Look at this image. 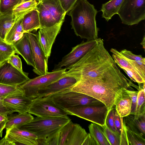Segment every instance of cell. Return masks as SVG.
<instances>
[{"label":"cell","mask_w":145,"mask_h":145,"mask_svg":"<svg viewBox=\"0 0 145 145\" xmlns=\"http://www.w3.org/2000/svg\"><path fill=\"white\" fill-rule=\"evenodd\" d=\"M77 81L92 79L123 85L126 78L121 72L100 38L95 45L65 72Z\"/></svg>","instance_id":"1"},{"label":"cell","mask_w":145,"mask_h":145,"mask_svg":"<svg viewBox=\"0 0 145 145\" xmlns=\"http://www.w3.org/2000/svg\"><path fill=\"white\" fill-rule=\"evenodd\" d=\"M68 12L71 28L76 36L87 40L98 38L99 29L96 20L98 11L93 5L87 0H78Z\"/></svg>","instance_id":"2"},{"label":"cell","mask_w":145,"mask_h":145,"mask_svg":"<svg viewBox=\"0 0 145 145\" xmlns=\"http://www.w3.org/2000/svg\"><path fill=\"white\" fill-rule=\"evenodd\" d=\"M70 88L100 101L109 110L114 106L116 99L122 89H127L120 85L92 79L80 80Z\"/></svg>","instance_id":"3"},{"label":"cell","mask_w":145,"mask_h":145,"mask_svg":"<svg viewBox=\"0 0 145 145\" xmlns=\"http://www.w3.org/2000/svg\"><path fill=\"white\" fill-rule=\"evenodd\" d=\"M71 120L68 116L37 117L28 123L16 127L35 135L37 137L39 145H47L57 135L61 128Z\"/></svg>","instance_id":"4"},{"label":"cell","mask_w":145,"mask_h":145,"mask_svg":"<svg viewBox=\"0 0 145 145\" xmlns=\"http://www.w3.org/2000/svg\"><path fill=\"white\" fill-rule=\"evenodd\" d=\"M41 28L53 26L64 20L67 13L59 0H41L36 7Z\"/></svg>","instance_id":"5"},{"label":"cell","mask_w":145,"mask_h":145,"mask_svg":"<svg viewBox=\"0 0 145 145\" xmlns=\"http://www.w3.org/2000/svg\"><path fill=\"white\" fill-rule=\"evenodd\" d=\"M48 96L64 109L80 106L103 104L90 96L72 91L70 88Z\"/></svg>","instance_id":"6"},{"label":"cell","mask_w":145,"mask_h":145,"mask_svg":"<svg viewBox=\"0 0 145 145\" xmlns=\"http://www.w3.org/2000/svg\"><path fill=\"white\" fill-rule=\"evenodd\" d=\"M66 69L48 72L31 79L19 86L24 95L31 99L38 97L39 91L64 76Z\"/></svg>","instance_id":"7"},{"label":"cell","mask_w":145,"mask_h":145,"mask_svg":"<svg viewBox=\"0 0 145 145\" xmlns=\"http://www.w3.org/2000/svg\"><path fill=\"white\" fill-rule=\"evenodd\" d=\"M64 110L68 115L77 116L101 126L105 124L109 111L104 104L78 106Z\"/></svg>","instance_id":"8"},{"label":"cell","mask_w":145,"mask_h":145,"mask_svg":"<svg viewBox=\"0 0 145 145\" xmlns=\"http://www.w3.org/2000/svg\"><path fill=\"white\" fill-rule=\"evenodd\" d=\"M117 14L123 24H138L145 19V0H124Z\"/></svg>","instance_id":"9"},{"label":"cell","mask_w":145,"mask_h":145,"mask_svg":"<svg viewBox=\"0 0 145 145\" xmlns=\"http://www.w3.org/2000/svg\"><path fill=\"white\" fill-rule=\"evenodd\" d=\"M27 112L39 117H65L68 115L48 96L33 99Z\"/></svg>","instance_id":"10"},{"label":"cell","mask_w":145,"mask_h":145,"mask_svg":"<svg viewBox=\"0 0 145 145\" xmlns=\"http://www.w3.org/2000/svg\"><path fill=\"white\" fill-rule=\"evenodd\" d=\"M98 38L96 39L87 40L82 42L72 48V50L63 57L61 61L55 65L52 71H56L65 67L69 70L71 67L79 60L96 44Z\"/></svg>","instance_id":"11"},{"label":"cell","mask_w":145,"mask_h":145,"mask_svg":"<svg viewBox=\"0 0 145 145\" xmlns=\"http://www.w3.org/2000/svg\"><path fill=\"white\" fill-rule=\"evenodd\" d=\"M28 73L18 70L7 61L0 66V83L14 86H19L30 79Z\"/></svg>","instance_id":"12"},{"label":"cell","mask_w":145,"mask_h":145,"mask_svg":"<svg viewBox=\"0 0 145 145\" xmlns=\"http://www.w3.org/2000/svg\"><path fill=\"white\" fill-rule=\"evenodd\" d=\"M32 51L33 57L35 64L33 71L40 76L47 73L48 59L45 56L39 43L38 33L35 34L28 32Z\"/></svg>","instance_id":"13"},{"label":"cell","mask_w":145,"mask_h":145,"mask_svg":"<svg viewBox=\"0 0 145 145\" xmlns=\"http://www.w3.org/2000/svg\"><path fill=\"white\" fill-rule=\"evenodd\" d=\"M64 20L53 26L42 28L38 33L39 40L45 56L48 59L50 56L52 45L59 33Z\"/></svg>","instance_id":"14"},{"label":"cell","mask_w":145,"mask_h":145,"mask_svg":"<svg viewBox=\"0 0 145 145\" xmlns=\"http://www.w3.org/2000/svg\"><path fill=\"white\" fill-rule=\"evenodd\" d=\"M13 145H38V138L34 133L16 127L6 131L5 137Z\"/></svg>","instance_id":"15"},{"label":"cell","mask_w":145,"mask_h":145,"mask_svg":"<svg viewBox=\"0 0 145 145\" xmlns=\"http://www.w3.org/2000/svg\"><path fill=\"white\" fill-rule=\"evenodd\" d=\"M77 82V80L74 77L65 74L56 81L39 90L38 92V97L47 96L70 88Z\"/></svg>","instance_id":"16"},{"label":"cell","mask_w":145,"mask_h":145,"mask_svg":"<svg viewBox=\"0 0 145 145\" xmlns=\"http://www.w3.org/2000/svg\"><path fill=\"white\" fill-rule=\"evenodd\" d=\"M12 45L16 53L20 55L27 65L34 68L32 50L27 33H24L22 38Z\"/></svg>","instance_id":"17"},{"label":"cell","mask_w":145,"mask_h":145,"mask_svg":"<svg viewBox=\"0 0 145 145\" xmlns=\"http://www.w3.org/2000/svg\"><path fill=\"white\" fill-rule=\"evenodd\" d=\"M32 100L24 95H20L6 97L3 103L14 112L24 113L27 112Z\"/></svg>","instance_id":"18"},{"label":"cell","mask_w":145,"mask_h":145,"mask_svg":"<svg viewBox=\"0 0 145 145\" xmlns=\"http://www.w3.org/2000/svg\"><path fill=\"white\" fill-rule=\"evenodd\" d=\"M123 122L127 128L145 138V113L130 114L123 118Z\"/></svg>","instance_id":"19"},{"label":"cell","mask_w":145,"mask_h":145,"mask_svg":"<svg viewBox=\"0 0 145 145\" xmlns=\"http://www.w3.org/2000/svg\"><path fill=\"white\" fill-rule=\"evenodd\" d=\"M123 89L119 94L114 102L115 108L120 116L124 117L130 114L131 105V98Z\"/></svg>","instance_id":"20"},{"label":"cell","mask_w":145,"mask_h":145,"mask_svg":"<svg viewBox=\"0 0 145 145\" xmlns=\"http://www.w3.org/2000/svg\"><path fill=\"white\" fill-rule=\"evenodd\" d=\"M110 51L112 53V57L115 63L121 69L126 68L132 71L134 74L136 82L138 84L145 83L144 80L138 71L125 59V57L116 49L112 48Z\"/></svg>","instance_id":"21"},{"label":"cell","mask_w":145,"mask_h":145,"mask_svg":"<svg viewBox=\"0 0 145 145\" xmlns=\"http://www.w3.org/2000/svg\"><path fill=\"white\" fill-rule=\"evenodd\" d=\"M22 25L24 33L37 31L41 28L37 10L35 8L25 14L22 18Z\"/></svg>","instance_id":"22"},{"label":"cell","mask_w":145,"mask_h":145,"mask_svg":"<svg viewBox=\"0 0 145 145\" xmlns=\"http://www.w3.org/2000/svg\"><path fill=\"white\" fill-rule=\"evenodd\" d=\"M88 134L80 125L74 123L65 145H82Z\"/></svg>","instance_id":"23"},{"label":"cell","mask_w":145,"mask_h":145,"mask_svg":"<svg viewBox=\"0 0 145 145\" xmlns=\"http://www.w3.org/2000/svg\"><path fill=\"white\" fill-rule=\"evenodd\" d=\"M37 4L35 0H24L16 6L12 12L15 21L22 18L25 14L36 8Z\"/></svg>","instance_id":"24"},{"label":"cell","mask_w":145,"mask_h":145,"mask_svg":"<svg viewBox=\"0 0 145 145\" xmlns=\"http://www.w3.org/2000/svg\"><path fill=\"white\" fill-rule=\"evenodd\" d=\"M24 33L22 18L15 21L4 40L7 43L13 45L22 38Z\"/></svg>","instance_id":"25"},{"label":"cell","mask_w":145,"mask_h":145,"mask_svg":"<svg viewBox=\"0 0 145 145\" xmlns=\"http://www.w3.org/2000/svg\"><path fill=\"white\" fill-rule=\"evenodd\" d=\"M124 0H110L102 5V17L107 22L118 12Z\"/></svg>","instance_id":"26"},{"label":"cell","mask_w":145,"mask_h":145,"mask_svg":"<svg viewBox=\"0 0 145 145\" xmlns=\"http://www.w3.org/2000/svg\"><path fill=\"white\" fill-rule=\"evenodd\" d=\"M34 118L31 114L28 112L7 116L5 128L7 130L12 127L23 125L30 122Z\"/></svg>","instance_id":"27"},{"label":"cell","mask_w":145,"mask_h":145,"mask_svg":"<svg viewBox=\"0 0 145 145\" xmlns=\"http://www.w3.org/2000/svg\"><path fill=\"white\" fill-rule=\"evenodd\" d=\"M88 127L89 133L95 140L97 145H110L101 126L93 123Z\"/></svg>","instance_id":"28"},{"label":"cell","mask_w":145,"mask_h":145,"mask_svg":"<svg viewBox=\"0 0 145 145\" xmlns=\"http://www.w3.org/2000/svg\"><path fill=\"white\" fill-rule=\"evenodd\" d=\"M15 21L12 14L0 13V37L3 40Z\"/></svg>","instance_id":"29"},{"label":"cell","mask_w":145,"mask_h":145,"mask_svg":"<svg viewBox=\"0 0 145 145\" xmlns=\"http://www.w3.org/2000/svg\"><path fill=\"white\" fill-rule=\"evenodd\" d=\"M16 53L13 45L6 42L4 40L0 41V65L8 61L10 57Z\"/></svg>","instance_id":"30"},{"label":"cell","mask_w":145,"mask_h":145,"mask_svg":"<svg viewBox=\"0 0 145 145\" xmlns=\"http://www.w3.org/2000/svg\"><path fill=\"white\" fill-rule=\"evenodd\" d=\"M24 95L19 86L8 85L0 83V96L5 97Z\"/></svg>","instance_id":"31"},{"label":"cell","mask_w":145,"mask_h":145,"mask_svg":"<svg viewBox=\"0 0 145 145\" xmlns=\"http://www.w3.org/2000/svg\"><path fill=\"white\" fill-rule=\"evenodd\" d=\"M125 127L128 145H145L144 137Z\"/></svg>","instance_id":"32"},{"label":"cell","mask_w":145,"mask_h":145,"mask_svg":"<svg viewBox=\"0 0 145 145\" xmlns=\"http://www.w3.org/2000/svg\"><path fill=\"white\" fill-rule=\"evenodd\" d=\"M73 124L74 123L71 120L59 131L56 136L58 145H65L68 135L72 128Z\"/></svg>","instance_id":"33"},{"label":"cell","mask_w":145,"mask_h":145,"mask_svg":"<svg viewBox=\"0 0 145 145\" xmlns=\"http://www.w3.org/2000/svg\"><path fill=\"white\" fill-rule=\"evenodd\" d=\"M24 0H0V13L1 14H12L14 8Z\"/></svg>","instance_id":"34"},{"label":"cell","mask_w":145,"mask_h":145,"mask_svg":"<svg viewBox=\"0 0 145 145\" xmlns=\"http://www.w3.org/2000/svg\"><path fill=\"white\" fill-rule=\"evenodd\" d=\"M110 145H120V135L110 130L105 124L101 126Z\"/></svg>","instance_id":"35"},{"label":"cell","mask_w":145,"mask_h":145,"mask_svg":"<svg viewBox=\"0 0 145 145\" xmlns=\"http://www.w3.org/2000/svg\"><path fill=\"white\" fill-rule=\"evenodd\" d=\"M145 113V91L140 89L138 94L136 109L135 115H138Z\"/></svg>","instance_id":"36"},{"label":"cell","mask_w":145,"mask_h":145,"mask_svg":"<svg viewBox=\"0 0 145 145\" xmlns=\"http://www.w3.org/2000/svg\"><path fill=\"white\" fill-rule=\"evenodd\" d=\"M115 109V108L113 107L109 111L106 118L105 124L110 130L114 133H118L117 132L114 123Z\"/></svg>","instance_id":"37"},{"label":"cell","mask_w":145,"mask_h":145,"mask_svg":"<svg viewBox=\"0 0 145 145\" xmlns=\"http://www.w3.org/2000/svg\"><path fill=\"white\" fill-rule=\"evenodd\" d=\"M125 57L126 60L138 71L142 77L145 80V62L131 60Z\"/></svg>","instance_id":"38"},{"label":"cell","mask_w":145,"mask_h":145,"mask_svg":"<svg viewBox=\"0 0 145 145\" xmlns=\"http://www.w3.org/2000/svg\"><path fill=\"white\" fill-rule=\"evenodd\" d=\"M125 91L130 96L131 100L130 114H135L137 104L138 91H131L125 89Z\"/></svg>","instance_id":"39"},{"label":"cell","mask_w":145,"mask_h":145,"mask_svg":"<svg viewBox=\"0 0 145 145\" xmlns=\"http://www.w3.org/2000/svg\"><path fill=\"white\" fill-rule=\"evenodd\" d=\"M120 53L127 59L145 62V58L142 57L141 55H136L126 49L122 50Z\"/></svg>","instance_id":"40"},{"label":"cell","mask_w":145,"mask_h":145,"mask_svg":"<svg viewBox=\"0 0 145 145\" xmlns=\"http://www.w3.org/2000/svg\"><path fill=\"white\" fill-rule=\"evenodd\" d=\"M8 61L14 67L21 71H23L21 59L18 55H12Z\"/></svg>","instance_id":"41"},{"label":"cell","mask_w":145,"mask_h":145,"mask_svg":"<svg viewBox=\"0 0 145 145\" xmlns=\"http://www.w3.org/2000/svg\"><path fill=\"white\" fill-rule=\"evenodd\" d=\"M114 123L117 132L120 135L123 125V117L120 116L116 109L114 112Z\"/></svg>","instance_id":"42"},{"label":"cell","mask_w":145,"mask_h":145,"mask_svg":"<svg viewBox=\"0 0 145 145\" xmlns=\"http://www.w3.org/2000/svg\"><path fill=\"white\" fill-rule=\"evenodd\" d=\"M5 97L0 96V114L7 116L14 112V111L4 104L3 99Z\"/></svg>","instance_id":"43"},{"label":"cell","mask_w":145,"mask_h":145,"mask_svg":"<svg viewBox=\"0 0 145 145\" xmlns=\"http://www.w3.org/2000/svg\"><path fill=\"white\" fill-rule=\"evenodd\" d=\"M59 1L62 7L67 13L71 9L78 0H59Z\"/></svg>","instance_id":"44"},{"label":"cell","mask_w":145,"mask_h":145,"mask_svg":"<svg viewBox=\"0 0 145 145\" xmlns=\"http://www.w3.org/2000/svg\"><path fill=\"white\" fill-rule=\"evenodd\" d=\"M82 145H97V143L89 133L84 140Z\"/></svg>","instance_id":"45"},{"label":"cell","mask_w":145,"mask_h":145,"mask_svg":"<svg viewBox=\"0 0 145 145\" xmlns=\"http://www.w3.org/2000/svg\"><path fill=\"white\" fill-rule=\"evenodd\" d=\"M126 72L130 79L135 82H136L135 75L134 73L131 70L126 68H121Z\"/></svg>","instance_id":"46"},{"label":"cell","mask_w":145,"mask_h":145,"mask_svg":"<svg viewBox=\"0 0 145 145\" xmlns=\"http://www.w3.org/2000/svg\"><path fill=\"white\" fill-rule=\"evenodd\" d=\"M0 145H13V144L4 137L0 140Z\"/></svg>","instance_id":"47"},{"label":"cell","mask_w":145,"mask_h":145,"mask_svg":"<svg viewBox=\"0 0 145 145\" xmlns=\"http://www.w3.org/2000/svg\"><path fill=\"white\" fill-rule=\"evenodd\" d=\"M7 121V120L3 121L0 122V137H2L3 131V129L5 128Z\"/></svg>","instance_id":"48"},{"label":"cell","mask_w":145,"mask_h":145,"mask_svg":"<svg viewBox=\"0 0 145 145\" xmlns=\"http://www.w3.org/2000/svg\"><path fill=\"white\" fill-rule=\"evenodd\" d=\"M7 116H5L0 114V122L7 120Z\"/></svg>","instance_id":"49"},{"label":"cell","mask_w":145,"mask_h":145,"mask_svg":"<svg viewBox=\"0 0 145 145\" xmlns=\"http://www.w3.org/2000/svg\"><path fill=\"white\" fill-rule=\"evenodd\" d=\"M140 44L142 46L143 48L145 50V35L144 36L142 40L140 43Z\"/></svg>","instance_id":"50"},{"label":"cell","mask_w":145,"mask_h":145,"mask_svg":"<svg viewBox=\"0 0 145 145\" xmlns=\"http://www.w3.org/2000/svg\"><path fill=\"white\" fill-rule=\"evenodd\" d=\"M37 2V3L39 2L40 1H41V0H35Z\"/></svg>","instance_id":"51"},{"label":"cell","mask_w":145,"mask_h":145,"mask_svg":"<svg viewBox=\"0 0 145 145\" xmlns=\"http://www.w3.org/2000/svg\"><path fill=\"white\" fill-rule=\"evenodd\" d=\"M3 40L1 38V37H0V41Z\"/></svg>","instance_id":"52"},{"label":"cell","mask_w":145,"mask_h":145,"mask_svg":"<svg viewBox=\"0 0 145 145\" xmlns=\"http://www.w3.org/2000/svg\"><path fill=\"white\" fill-rule=\"evenodd\" d=\"M1 65H0V66Z\"/></svg>","instance_id":"53"},{"label":"cell","mask_w":145,"mask_h":145,"mask_svg":"<svg viewBox=\"0 0 145 145\" xmlns=\"http://www.w3.org/2000/svg\"></svg>","instance_id":"54"}]
</instances>
